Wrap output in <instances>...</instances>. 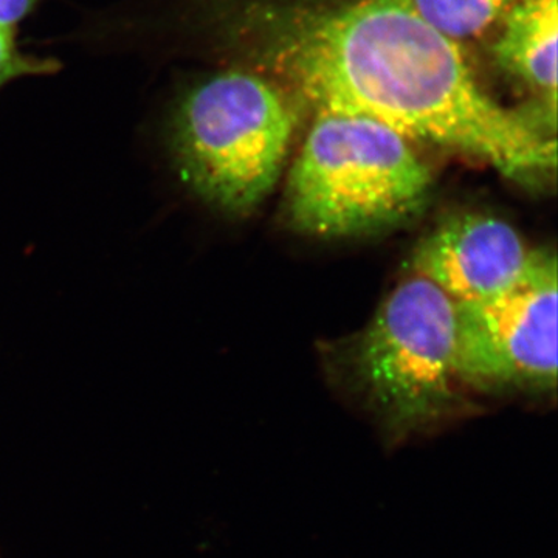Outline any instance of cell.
Instances as JSON below:
<instances>
[{
  "instance_id": "obj_1",
  "label": "cell",
  "mask_w": 558,
  "mask_h": 558,
  "mask_svg": "<svg viewBox=\"0 0 558 558\" xmlns=\"http://www.w3.org/2000/svg\"><path fill=\"white\" fill-rule=\"evenodd\" d=\"M275 49L318 110L379 121L405 138L486 161L517 182L556 171V140L488 97L457 40L411 0L301 13Z\"/></svg>"
},
{
  "instance_id": "obj_2",
  "label": "cell",
  "mask_w": 558,
  "mask_h": 558,
  "mask_svg": "<svg viewBox=\"0 0 558 558\" xmlns=\"http://www.w3.org/2000/svg\"><path fill=\"white\" fill-rule=\"evenodd\" d=\"M432 170L410 140L366 117L318 110L286 183V216L322 240L379 233L425 208Z\"/></svg>"
},
{
  "instance_id": "obj_3",
  "label": "cell",
  "mask_w": 558,
  "mask_h": 558,
  "mask_svg": "<svg viewBox=\"0 0 558 558\" xmlns=\"http://www.w3.org/2000/svg\"><path fill=\"white\" fill-rule=\"evenodd\" d=\"M295 121L269 81L226 70L180 95L170 123L172 157L199 199L245 216L277 186Z\"/></svg>"
},
{
  "instance_id": "obj_4",
  "label": "cell",
  "mask_w": 558,
  "mask_h": 558,
  "mask_svg": "<svg viewBox=\"0 0 558 558\" xmlns=\"http://www.w3.org/2000/svg\"><path fill=\"white\" fill-rule=\"evenodd\" d=\"M355 373L374 405L398 427L449 409L457 371V303L411 274L392 289L354 351Z\"/></svg>"
},
{
  "instance_id": "obj_5",
  "label": "cell",
  "mask_w": 558,
  "mask_h": 558,
  "mask_svg": "<svg viewBox=\"0 0 558 558\" xmlns=\"http://www.w3.org/2000/svg\"><path fill=\"white\" fill-rule=\"evenodd\" d=\"M459 381L481 389L548 391L557 385V259L537 250L501 295L457 304Z\"/></svg>"
},
{
  "instance_id": "obj_6",
  "label": "cell",
  "mask_w": 558,
  "mask_h": 558,
  "mask_svg": "<svg viewBox=\"0 0 558 558\" xmlns=\"http://www.w3.org/2000/svg\"><path fill=\"white\" fill-rule=\"evenodd\" d=\"M537 250L506 220L481 213L454 216L421 241L413 275L427 279L457 304L501 295L524 277Z\"/></svg>"
},
{
  "instance_id": "obj_7",
  "label": "cell",
  "mask_w": 558,
  "mask_h": 558,
  "mask_svg": "<svg viewBox=\"0 0 558 558\" xmlns=\"http://www.w3.org/2000/svg\"><path fill=\"white\" fill-rule=\"evenodd\" d=\"M558 0H517L495 46L501 68L537 90L549 116L557 110Z\"/></svg>"
},
{
  "instance_id": "obj_8",
  "label": "cell",
  "mask_w": 558,
  "mask_h": 558,
  "mask_svg": "<svg viewBox=\"0 0 558 558\" xmlns=\"http://www.w3.org/2000/svg\"><path fill=\"white\" fill-rule=\"evenodd\" d=\"M414 9L440 33L458 40L472 38L508 13L517 0H411Z\"/></svg>"
},
{
  "instance_id": "obj_9",
  "label": "cell",
  "mask_w": 558,
  "mask_h": 558,
  "mask_svg": "<svg viewBox=\"0 0 558 558\" xmlns=\"http://www.w3.org/2000/svg\"><path fill=\"white\" fill-rule=\"evenodd\" d=\"M60 69L58 61L24 53L16 43L14 28L0 25V89L24 76L49 75Z\"/></svg>"
},
{
  "instance_id": "obj_10",
  "label": "cell",
  "mask_w": 558,
  "mask_h": 558,
  "mask_svg": "<svg viewBox=\"0 0 558 558\" xmlns=\"http://www.w3.org/2000/svg\"><path fill=\"white\" fill-rule=\"evenodd\" d=\"M39 2L40 0H0V25L16 27Z\"/></svg>"
}]
</instances>
